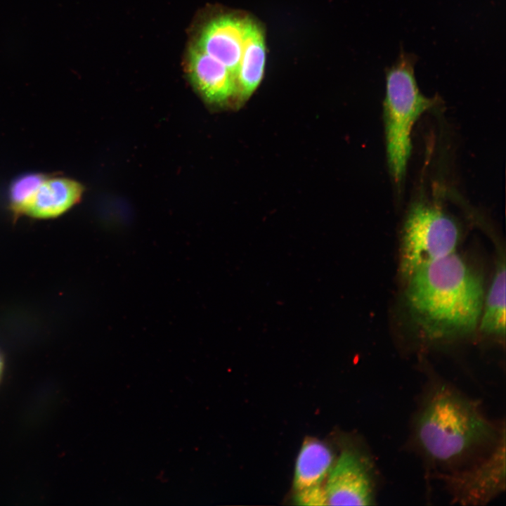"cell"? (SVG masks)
I'll use <instances>...</instances> for the list:
<instances>
[{"instance_id": "cell-2", "label": "cell", "mask_w": 506, "mask_h": 506, "mask_svg": "<svg viewBox=\"0 0 506 506\" xmlns=\"http://www.w3.org/2000/svg\"><path fill=\"white\" fill-rule=\"evenodd\" d=\"M502 429H497L487 419L477 401L448 384L436 382L417 414L414 434L429 460L450 465L483 445L496 441Z\"/></svg>"}, {"instance_id": "cell-12", "label": "cell", "mask_w": 506, "mask_h": 506, "mask_svg": "<svg viewBox=\"0 0 506 506\" xmlns=\"http://www.w3.org/2000/svg\"><path fill=\"white\" fill-rule=\"evenodd\" d=\"M479 325L481 331L486 335L502 338L505 336V264L504 261L498 264L490 288L484 299Z\"/></svg>"}, {"instance_id": "cell-6", "label": "cell", "mask_w": 506, "mask_h": 506, "mask_svg": "<svg viewBox=\"0 0 506 506\" xmlns=\"http://www.w3.org/2000/svg\"><path fill=\"white\" fill-rule=\"evenodd\" d=\"M328 505H370L375 500L372 460L353 448L342 451L324 485Z\"/></svg>"}, {"instance_id": "cell-1", "label": "cell", "mask_w": 506, "mask_h": 506, "mask_svg": "<svg viewBox=\"0 0 506 506\" xmlns=\"http://www.w3.org/2000/svg\"><path fill=\"white\" fill-rule=\"evenodd\" d=\"M406 280L410 316L428 337L465 336L479 324L483 281L455 252L423 266Z\"/></svg>"}, {"instance_id": "cell-10", "label": "cell", "mask_w": 506, "mask_h": 506, "mask_svg": "<svg viewBox=\"0 0 506 506\" xmlns=\"http://www.w3.org/2000/svg\"><path fill=\"white\" fill-rule=\"evenodd\" d=\"M266 63V45L262 29L247 20L241 58L235 73L236 93L247 99L261 83Z\"/></svg>"}, {"instance_id": "cell-11", "label": "cell", "mask_w": 506, "mask_h": 506, "mask_svg": "<svg viewBox=\"0 0 506 506\" xmlns=\"http://www.w3.org/2000/svg\"><path fill=\"white\" fill-rule=\"evenodd\" d=\"M334 462L333 453L325 443L316 439L304 441L295 463L293 479L295 492L322 485Z\"/></svg>"}, {"instance_id": "cell-9", "label": "cell", "mask_w": 506, "mask_h": 506, "mask_svg": "<svg viewBox=\"0 0 506 506\" xmlns=\"http://www.w3.org/2000/svg\"><path fill=\"white\" fill-rule=\"evenodd\" d=\"M188 70L193 84L209 102H224L236 93L234 74L197 46L190 51Z\"/></svg>"}, {"instance_id": "cell-7", "label": "cell", "mask_w": 506, "mask_h": 506, "mask_svg": "<svg viewBox=\"0 0 506 506\" xmlns=\"http://www.w3.org/2000/svg\"><path fill=\"white\" fill-rule=\"evenodd\" d=\"M248 18L223 15L202 30L197 47L223 63L235 76L241 58Z\"/></svg>"}, {"instance_id": "cell-13", "label": "cell", "mask_w": 506, "mask_h": 506, "mask_svg": "<svg viewBox=\"0 0 506 506\" xmlns=\"http://www.w3.org/2000/svg\"><path fill=\"white\" fill-rule=\"evenodd\" d=\"M44 174H30L17 179L11 186L9 197L12 209L20 214L22 208L42 181Z\"/></svg>"}, {"instance_id": "cell-5", "label": "cell", "mask_w": 506, "mask_h": 506, "mask_svg": "<svg viewBox=\"0 0 506 506\" xmlns=\"http://www.w3.org/2000/svg\"><path fill=\"white\" fill-rule=\"evenodd\" d=\"M441 479L455 503L484 505L505 489V429L502 427L492 450L472 467L442 474Z\"/></svg>"}, {"instance_id": "cell-3", "label": "cell", "mask_w": 506, "mask_h": 506, "mask_svg": "<svg viewBox=\"0 0 506 506\" xmlns=\"http://www.w3.org/2000/svg\"><path fill=\"white\" fill-rule=\"evenodd\" d=\"M417 57L401 50L395 63L385 72L383 119L387 164L394 183L400 188L405 179L412 152L411 134L420 117L433 108L438 98L423 95L414 69Z\"/></svg>"}, {"instance_id": "cell-15", "label": "cell", "mask_w": 506, "mask_h": 506, "mask_svg": "<svg viewBox=\"0 0 506 506\" xmlns=\"http://www.w3.org/2000/svg\"><path fill=\"white\" fill-rule=\"evenodd\" d=\"M3 369H4V361H3L2 356L0 353V379L1 377L2 372H3Z\"/></svg>"}, {"instance_id": "cell-4", "label": "cell", "mask_w": 506, "mask_h": 506, "mask_svg": "<svg viewBox=\"0 0 506 506\" xmlns=\"http://www.w3.org/2000/svg\"><path fill=\"white\" fill-rule=\"evenodd\" d=\"M460 227L439 202L426 197L415 200L403 224L400 271L407 280L423 266L455 252Z\"/></svg>"}, {"instance_id": "cell-14", "label": "cell", "mask_w": 506, "mask_h": 506, "mask_svg": "<svg viewBox=\"0 0 506 506\" xmlns=\"http://www.w3.org/2000/svg\"><path fill=\"white\" fill-rule=\"evenodd\" d=\"M294 500L299 505H327L326 493L323 484L296 491Z\"/></svg>"}, {"instance_id": "cell-8", "label": "cell", "mask_w": 506, "mask_h": 506, "mask_svg": "<svg viewBox=\"0 0 506 506\" xmlns=\"http://www.w3.org/2000/svg\"><path fill=\"white\" fill-rule=\"evenodd\" d=\"M84 191L77 181L45 175L20 214L37 219L56 218L77 203Z\"/></svg>"}]
</instances>
